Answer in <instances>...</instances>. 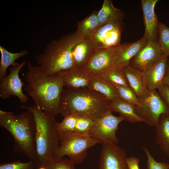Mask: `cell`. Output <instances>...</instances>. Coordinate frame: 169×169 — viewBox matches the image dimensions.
Masks as SVG:
<instances>
[{
  "mask_svg": "<svg viewBox=\"0 0 169 169\" xmlns=\"http://www.w3.org/2000/svg\"><path fill=\"white\" fill-rule=\"evenodd\" d=\"M162 54L158 42H150L130 60L129 65L144 72Z\"/></svg>",
  "mask_w": 169,
  "mask_h": 169,
  "instance_id": "obj_14",
  "label": "cell"
},
{
  "mask_svg": "<svg viewBox=\"0 0 169 169\" xmlns=\"http://www.w3.org/2000/svg\"><path fill=\"white\" fill-rule=\"evenodd\" d=\"M138 98L140 105H136L135 112L149 125L155 126L161 115L169 114V107L156 90H148Z\"/></svg>",
  "mask_w": 169,
  "mask_h": 169,
  "instance_id": "obj_7",
  "label": "cell"
},
{
  "mask_svg": "<svg viewBox=\"0 0 169 169\" xmlns=\"http://www.w3.org/2000/svg\"><path fill=\"white\" fill-rule=\"evenodd\" d=\"M35 166L33 161L27 162L15 161L9 163H1L0 169H34Z\"/></svg>",
  "mask_w": 169,
  "mask_h": 169,
  "instance_id": "obj_32",
  "label": "cell"
},
{
  "mask_svg": "<svg viewBox=\"0 0 169 169\" xmlns=\"http://www.w3.org/2000/svg\"><path fill=\"white\" fill-rule=\"evenodd\" d=\"M30 110L34 120L35 127L36 157L33 161L37 168L54 159L59 145L60 132L55 119L47 115L38 105H22Z\"/></svg>",
  "mask_w": 169,
  "mask_h": 169,
  "instance_id": "obj_5",
  "label": "cell"
},
{
  "mask_svg": "<svg viewBox=\"0 0 169 169\" xmlns=\"http://www.w3.org/2000/svg\"><path fill=\"white\" fill-rule=\"evenodd\" d=\"M0 125L13 137V150L22 153L34 161L36 157L35 123L31 112L27 110L20 114L0 110Z\"/></svg>",
  "mask_w": 169,
  "mask_h": 169,
  "instance_id": "obj_4",
  "label": "cell"
},
{
  "mask_svg": "<svg viewBox=\"0 0 169 169\" xmlns=\"http://www.w3.org/2000/svg\"><path fill=\"white\" fill-rule=\"evenodd\" d=\"M62 121L57 122L58 130L60 133L74 132L78 116L69 114L64 117Z\"/></svg>",
  "mask_w": 169,
  "mask_h": 169,
  "instance_id": "obj_29",
  "label": "cell"
},
{
  "mask_svg": "<svg viewBox=\"0 0 169 169\" xmlns=\"http://www.w3.org/2000/svg\"><path fill=\"white\" fill-rule=\"evenodd\" d=\"M142 149L147 156L146 169H169V164L165 162L156 161L147 148L144 147Z\"/></svg>",
  "mask_w": 169,
  "mask_h": 169,
  "instance_id": "obj_33",
  "label": "cell"
},
{
  "mask_svg": "<svg viewBox=\"0 0 169 169\" xmlns=\"http://www.w3.org/2000/svg\"><path fill=\"white\" fill-rule=\"evenodd\" d=\"M94 124V120L90 118L78 116L74 132L82 135H90V130Z\"/></svg>",
  "mask_w": 169,
  "mask_h": 169,
  "instance_id": "obj_30",
  "label": "cell"
},
{
  "mask_svg": "<svg viewBox=\"0 0 169 169\" xmlns=\"http://www.w3.org/2000/svg\"><path fill=\"white\" fill-rule=\"evenodd\" d=\"M96 50L90 36L82 38L72 49V56L75 67H84L95 54Z\"/></svg>",
  "mask_w": 169,
  "mask_h": 169,
  "instance_id": "obj_15",
  "label": "cell"
},
{
  "mask_svg": "<svg viewBox=\"0 0 169 169\" xmlns=\"http://www.w3.org/2000/svg\"><path fill=\"white\" fill-rule=\"evenodd\" d=\"M82 38L76 31L51 41L35 57L40 69L47 75L55 76L75 67L72 49Z\"/></svg>",
  "mask_w": 169,
  "mask_h": 169,
  "instance_id": "obj_3",
  "label": "cell"
},
{
  "mask_svg": "<svg viewBox=\"0 0 169 169\" xmlns=\"http://www.w3.org/2000/svg\"><path fill=\"white\" fill-rule=\"evenodd\" d=\"M44 164L49 169H75V164L69 158L53 159Z\"/></svg>",
  "mask_w": 169,
  "mask_h": 169,
  "instance_id": "obj_31",
  "label": "cell"
},
{
  "mask_svg": "<svg viewBox=\"0 0 169 169\" xmlns=\"http://www.w3.org/2000/svg\"><path fill=\"white\" fill-rule=\"evenodd\" d=\"M155 126L156 142L160 149L169 156V114L161 115Z\"/></svg>",
  "mask_w": 169,
  "mask_h": 169,
  "instance_id": "obj_22",
  "label": "cell"
},
{
  "mask_svg": "<svg viewBox=\"0 0 169 169\" xmlns=\"http://www.w3.org/2000/svg\"><path fill=\"white\" fill-rule=\"evenodd\" d=\"M124 16V12L115 8L111 0H104L98 13L100 27L109 23L122 22Z\"/></svg>",
  "mask_w": 169,
  "mask_h": 169,
  "instance_id": "obj_21",
  "label": "cell"
},
{
  "mask_svg": "<svg viewBox=\"0 0 169 169\" xmlns=\"http://www.w3.org/2000/svg\"><path fill=\"white\" fill-rule=\"evenodd\" d=\"M139 159L136 157H131L127 158V162L129 169H139Z\"/></svg>",
  "mask_w": 169,
  "mask_h": 169,
  "instance_id": "obj_35",
  "label": "cell"
},
{
  "mask_svg": "<svg viewBox=\"0 0 169 169\" xmlns=\"http://www.w3.org/2000/svg\"><path fill=\"white\" fill-rule=\"evenodd\" d=\"M136 105L120 99L110 101V109L119 113L124 120L131 123L143 122L135 112Z\"/></svg>",
  "mask_w": 169,
  "mask_h": 169,
  "instance_id": "obj_23",
  "label": "cell"
},
{
  "mask_svg": "<svg viewBox=\"0 0 169 169\" xmlns=\"http://www.w3.org/2000/svg\"><path fill=\"white\" fill-rule=\"evenodd\" d=\"M130 87L134 91L137 97L148 91L143 72L129 65L122 68Z\"/></svg>",
  "mask_w": 169,
  "mask_h": 169,
  "instance_id": "obj_20",
  "label": "cell"
},
{
  "mask_svg": "<svg viewBox=\"0 0 169 169\" xmlns=\"http://www.w3.org/2000/svg\"><path fill=\"white\" fill-rule=\"evenodd\" d=\"M100 142L90 135L75 132L60 133L59 143L54 159L67 156L75 164L82 163L87 156L88 149Z\"/></svg>",
  "mask_w": 169,
  "mask_h": 169,
  "instance_id": "obj_6",
  "label": "cell"
},
{
  "mask_svg": "<svg viewBox=\"0 0 169 169\" xmlns=\"http://www.w3.org/2000/svg\"><path fill=\"white\" fill-rule=\"evenodd\" d=\"M60 75L64 88L78 89L89 87L90 75L84 68L75 67Z\"/></svg>",
  "mask_w": 169,
  "mask_h": 169,
  "instance_id": "obj_17",
  "label": "cell"
},
{
  "mask_svg": "<svg viewBox=\"0 0 169 169\" xmlns=\"http://www.w3.org/2000/svg\"><path fill=\"white\" fill-rule=\"evenodd\" d=\"M27 67L24 90L35 105L48 116L55 119L59 114L60 100L64 89L61 76L47 75L38 66H33L30 62L28 63Z\"/></svg>",
  "mask_w": 169,
  "mask_h": 169,
  "instance_id": "obj_1",
  "label": "cell"
},
{
  "mask_svg": "<svg viewBox=\"0 0 169 169\" xmlns=\"http://www.w3.org/2000/svg\"><path fill=\"white\" fill-rule=\"evenodd\" d=\"M117 90L119 99L136 105H140L138 98L135 92L131 87L113 84Z\"/></svg>",
  "mask_w": 169,
  "mask_h": 169,
  "instance_id": "obj_28",
  "label": "cell"
},
{
  "mask_svg": "<svg viewBox=\"0 0 169 169\" xmlns=\"http://www.w3.org/2000/svg\"><path fill=\"white\" fill-rule=\"evenodd\" d=\"M98 11H93L83 20L78 22L76 31L79 37L90 36L100 27Z\"/></svg>",
  "mask_w": 169,
  "mask_h": 169,
  "instance_id": "obj_25",
  "label": "cell"
},
{
  "mask_svg": "<svg viewBox=\"0 0 169 169\" xmlns=\"http://www.w3.org/2000/svg\"><path fill=\"white\" fill-rule=\"evenodd\" d=\"M121 44L113 47L97 49L84 67L89 74L100 76L112 69L120 54Z\"/></svg>",
  "mask_w": 169,
  "mask_h": 169,
  "instance_id": "obj_9",
  "label": "cell"
},
{
  "mask_svg": "<svg viewBox=\"0 0 169 169\" xmlns=\"http://www.w3.org/2000/svg\"><path fill=\"white\" fill-rule=\"evenodd\" d=\"M124 27L122 22L109 23L100 27L90 36L96 49L113 47L120 44L121 34Z\"/></svg>",
  "mask_w": 169,
  "mask_h": 169,
  "instance_id": "obj_11",
  "label": "cell"
},
{
  "mask_svg": "<svg viewBox=\"0 0 169 169\" xmlns=\"http://www.w3.org/2000/svg\"><path fill=\"white\" fill-rule=\"evenodd\" d=\"M102 145L99 160V169H129L126 153L117 144Z\"/></svg>",
  "mask_w": 169,
  "mask_h": 169,
  "instance_id": "obj_12",
  "label": "cell"
},
{
  "mask_svg": "<svg viewBox=\"0 0 169 169\" xmlns=\"http://www.w3.org/2000/svg\"><path fill=\"white\" fill-rule=\"evenodd\" d=\"M158 0H141V6L145 32L142 38L147 43L158 42L159 37V24L157 16L154 8Z\"/></svg>",
  "mask_w": 169,
  "mask_h": 169,
  "instance_id": "obj_13",
  "label": "cell"
},
{
  "mask_svg": "<svg viewBox=\"0 0 169 169\" xmlns=\"http://www.w3.org/2000/svg\"><path fill=\"white\" fill-rule=\"evenodd\" d=\"M157 89L160 96L169 108V88L163 84Z\"/></svg>",
  "mask_w": 169,
  "mask_h": 169,
  "instance_id": "obj_34",
  "label": "cell"
},
{
  "mask_svg": "<svg viewBox=\"0 0 169 169\" xmlns=\"http://www.w3.org/2000/svg\"><path fill=\"white\" fill-rule=\"evenodd\" d=\"M37 169H49L47 166L44 163L36 168Z\"/></svg>",
  "mask_w": 169,
  "mask_h": 169,
  "instance_id": "obj_37",
  "label": "cell"
},
{
  "mask_svg": "<svg viewBox=\"0 0 169 169\" xmlns=\"http://www.w3.org/2000/svg\"><path fill=\"white\" fill-rule=\"evenodd\" d=\"M1 59L0 62V80L6 75L8 68L12 66L19 65L20 63L15 62L18 59L28 54L27 50H22L17 53H13L8 51L4 47L0 45Z\"/></svg>",
  "mask_w": 169,
  "mask_h": 169,
  "instance_id": "obj_24",
  "label": "cell"
},
{
  "mask_svg": "<svg viewBox=\"0 0 169 169\" xmlns=\"http://www.w3.org/2000/svg\"><path fill=\"white\" fill-rule=\"evenodd\" d=\"M26 62L23 61L18 65L10 66L9 73L0 80V97L3 99L13 96L17 97L22 103L28 101V97L22 91L23 87L25 83L22 81L19 75L20 70Z\"/></svg>",
  "mask_w": 169,
  "mask_h": 169,
  "instance_id": "obj_10",
  "label": "cell"
},
{
  "mask_svg": "<svg viewBox=\"0 0 169 169\" xmlns=\"http://www.w3.org/2000/svg\"><path fill=\"white\" fill-rule=\"evenodd\" d=\"M158 43L162 54L169 56V28L159 22Z\"/></svg>",
  "mask_w": 169,
  "mask_h": 169,
  "instance_id": "obj_27",
  "label": "cell"
},
{
  "mask_svg": "<svg viewBox=\"0 0 169 169\" xmlns=\"http://www.w3.org/2000/svg\"><path fill=\"white\" fill-rule=\"evenodd\" d=\"M147 44V42L142 37L133 43L122 44L120 53L115 63V65L121 68L129 65L131 59Z\"/></svg>",
  "mask_w": 169,
  "mask_h": 169,
  "instance_id": "obj_18",
  "label": "cell"
},
{
  "mask_svg": "<svg viewBox=\"0 0 169 169\" xmlns=\"http://www.w3.org/2000/svg\"><path fill=\"white\" fill-rule=\"evenodd\" d=\"M164 84L169 88V60L168 59L167 61L166 71Z\"/></svg>",
  "mask_w": 169,
  "mask_h": 169,
  "instance_id": "obj_36",
  "label": "cell"
},
{
  "mask_svg": "<svg viewBox=\"0 0 169 169\" xmlns=\"http://www.w3.org/2000/svg\"><path fill=\"white\" fill-rule=\"evenodd\" d=\"M110 101L89 87L64 88L59 102V114L83 116L95 120L110 109Z\"/></svg>",
  "mask_w": 169,
  "mask_h": 169,
  "instance_id": "obj_2",
  "label": "cell"
},
{
  "mask_svg": "<svg viewBox=\"0 0 169 169\" xmlns=\"http://www.w3.org/2000/svg\"><path fill=\"white\" fill-rule=\"evenodd\" d=\"M89 87L110 101L120 99L115 86L99 76L90 75Z\"/></svg>",
  "mask_w": 169,
  "mask_h": 169,
  "instance_id": "obj_19",
  "label": "cell"
},
{
  "mask_svg": "<svg viewBox=\"0 0 169 169\" xmlns=\"http://www.w3.org/2000/svg\"><path fill=\"white\" fill-rule=\"evenodd\" d=\"M124 118L121 116L114 115L108 110L101 117L94 120V124L89 131L92 137L98 140L102 144H117L119 140L115 133L119 124Z\"/></svg>",
  "mask_w": 169,
  "mask_h": 169,
  "instance_id": "obj_8",
  "label": "cell"
},
{
  "mask_svg": "<svg viewBox=\"0 0 169 169\" xmlns=\"http://www.w3.org/2000/svg\"><path fill=\"white\" fill-rule=\"evenodd\" d=\"M167 57L163 54L146 71L143 72L148 90H156L164 84Z\"/></svg>",
  "mask_w": 169,
  "mask_h": 169,
  "instance_id": "obj_16",
  "label": "cell"
},
{
  "mask_svg": "<svg viewBox=\"0 0 169 169\" xmlns=\"http://www.w3.org/2000/svg\"><path fill=\"white\" fill-rule=\"evenodd\" d=\"M98 76L113 84L130 87L122 69L115 65L109 71Z\"/></svg>",
  "mask_w": 169,
  "mask_h": 169,
  "instance_id": "obj_26",
  "label": "cell"
}]
</instances>
